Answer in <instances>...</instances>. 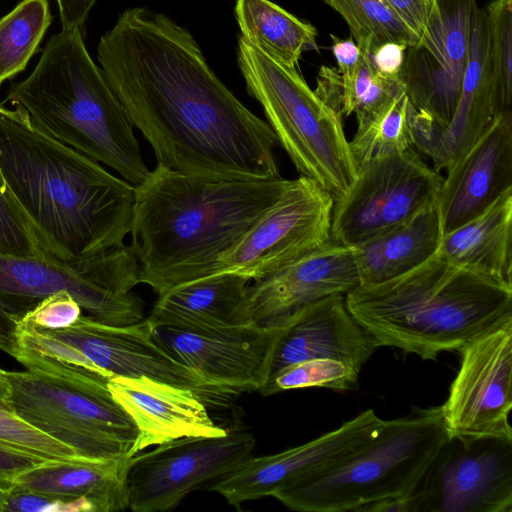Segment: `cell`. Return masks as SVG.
I'll list each match as a JSON object with an SVG mask.
<instances>
[{"label": "cell", "mask_w": 512, "mask_h": 512, "mask_svg": "<svg viewBox=\"0 0 512 512\" xmlns=\"http://www.w3.org/2000/svg\"><path fill=\"white\" fill-rule=\"evenodd\" d=\"M97 59L157 165L224 179L280 177L269 124L216 76L192 34L165 14L128 8Z\"/></svg>", "instance_id": "cell-1"}, {"label": "cell", "mask_w": 512, "mask_h": 512, "mask_svg": "<svg viewBox=\"0 0 512 512\" xmlns=\"http://www.w3.org/2000/svg\"><path fill=\"white\" fill-rule=\"evenodd\" d=\"M289 180L208 178L157 165L135 187L130 248L158 295L215 274Z\"/></svg>", "instance_id": "cell-2"}, {"label": "cell", "mask_w": 512, "mask_h": 512, "mask_svg": "<svg viewBox=\"0 0 512 512\" xmlns=\"http://www.w3.org/2000/svg\"><path fill=\"white\" fill-rule=\"evenodd\" d=\"M0 168L56 257L86 258L124 245L135 186L34 126L20 107L0 112Z\"/></svg>", "instance_id": "cell-3"}, {"label": "cell", "mask_w": 512, "mask_h": 512, "mask_svg": "<svg viewBox=\"0 0 512 512\" xmlns=\"http://www.w3.org/2000/svg\"><path fill=\"white\" fill-rule=\"evenodd\" d=\"M345 303L377 347L424 360L459 352L512 319V287L453 264L438 251L398 277L356 287Z\"/></svg>", "instance_id": "cell-4"}, {"label": "cell", "mask_w": 512, "mask_h": 512, "mask_svg": "<svg viewBox=\"0 0 512 512\" xmlns=\"http://www.w3.org/2000/svg\"><path fill=\"white\" fill-rule=\"evenodd\" d=\"M7 99L34 126L133 186L149 176L134 126L91 58L80 28L53 35L32 73L11 86Z\"/></svg>", "instance_id": "cell-5"}, {"label": "cell", "mask_w": 512, "mask_h": 512, "mask_svg": "<svg viewBox=\"0 0 512 512\" xmlns=\"http://www.w3.org/2000/svg\"><path fill=\"white\" fill-rule=\"evenodd\" d=\"M447 437L441 406L413 409L384 420L375 434L294 478L272 497L302 512L365 511L378 502L404 498Z\"/></svg>", "instance_id": "cell-6"}, {"label": "cell", "mask_w": 512, "mask_h": 512, "mask_svg": "<svg viewBox=\"0 0 512 512\" xmlns=\"http://www.w3.org/2000/svg\"><path fill=\"white\" fill-rule=\"evenodd\" d=\"M140 284L130 246L90 257L62 260L0 254V350L16 359L18 326L46 296L67 290L94 319L125 326L145 319L144 304L132 292Z\"/></svg>", "instance_id": "cell-7"}, {"label": "cell", "mask_w": 512, "mask_h": 512, "mask_svg": "<svg viewBox=\"0 0 512 512\" xmlns=\"http://www.w3.org/2000/svg\"><path fill=\"white\" fill-rule=\"evenodd\" d=\"M237 62L247 92L262 106L266 122L297 171L338 198L357 171L342 118L310 88L296 67L269 56L241 36Z\"/></svg>", "instance_id": "cell-8"}, {"label": "cell", "mask_w": 512, "mask_h": 512, "mask_svg": "<svg viewBox=\"0 0 512 512\" xmlns=\"http://www.w3.org/2000/svg\"><path fill=\"white\" fill-rule=\"evenodd\" d=\"M7 376L11 409L36 429L83 458L128 455L137 430L111 395L109 379L40 369L7 371Z\"/></svg>", "instance_id": "cell-9"}, {"label": "cell", "mask_w": 512, "mask_h": 512, "mask_svg": "<svg viewBox=\"0 0 512 512\" xmlns=\"http://www.w3.org/2000/svg\"><path fill=\"white\" fill-rule=\"evenodd\" d=\"M442 179L414 147L360 164L334 199L331 241L351 248L405 222L436 203Z\"/></svg>", "instance_id": "cell-10"}, {"label": "cell", "mask_w": 512, "mask_h": 512, "mask_svg": "<svg viewBox=\"0 0 512 512\" xmlns=\"http://www.w3.org/2000/svg\"><path fill=\"white\" fill-rule=\"evenodd\" d=\"M403 512H512V440L448 435Z\"/></svg>", "instance_id": "cell-11"}, {"label": "cell", "mask_w": 512, "mask_h": 512, "mask_svg": "<svg viewBox=\"0 0 512 512\" xmlns=\"http://www.w3.org/2000/svg\"><path fill=\"white\" fill-rule=\"evenodd\" d=\"M256 442L246 430L223 436H187L132 456L127 474L128 508L163 512L175 508L190 492L213 482L252 456Z\"/></svg>", "instance_id": "cell-12"}, {"label": "cell", "mask_w": 512, "mask_h": 512, "mask_svg": "<svg viewBox=\"0 0 512 512\" xmlns=\"http://www.w3.org/2000/svg\"><path fill=\"white\" fill-rule=\"evenodd\" d=\"M334 198L300 175L219 261L215 274L261 279L329 242ZM214 274V275H215Z\"/></svg>", "instance_id": "cell-13"}, {"label": "cell", "mask_w": 512, "mask_h": 512, "mask_svg": "<svg viewBox=\"0 0 512 512\" xmlns=\"http://www.w3.org/2000/svg\"><path fill=\"white\" fill-rule=\"evenodd\" d=\"M459 352L460 368L441 406L448 435L512 440V319Z\"/></svg>", "instance_id": "cell-14"}, {"label": "cell", "mask_w": 512, "mask_h": 512, "mask_svg": "<svg viewBox=\"0 0 512 512\" xmlns=\"http://www.w3.org/2000/svg\"><path fill=\"white\" fill-rule=\"evenodd\" d=\"M476 7L477 0H434L421 41L405 51L399 74L405 95L441 125L451 119L460 95Z\"/></svg>", "instance_id": "cell-15"}, {"label": "cell", "mask_w": 512, "mask_h": 512, "mask_svg": "<svg viewBox=\"0 0 512 512\" xmlns=\"http://www.w3.org/2000/svg\"><path fill=\"white\" fill-rule=\"evenodd\" d=\"M149 323L155 342L213 387L230 395L266 385L281 326L195 332Z\"/></svg>", "instance_id": "cell-16"}, {"label": "cell", "mask_w": 512, "mask_h": 512, "mask_svg": "<svg viewBox=\"0 0 512 512\" xmlns=\"http://www.w3.org/2000/svg\"><path fill=\"white\" fill-rule=\"evenodd\" d=\"M50 336L84 354L110 377H148L193 390L204 402L229 395L177 361L155 342L147 318L125 326L81 315L68 327L48 330Z\"/></svg>", "instance_id": "cell-17"}, {"label": "cell", "mask_w": 512, "mask_h": 512, "mask_svg": "<svg viewBox=\"0 0 512 512\" xmlns=\"http://www.w3.org/2000/svg\"><path fill=\"white\" fill-rule=\"evenodd\" d=\"M358 286L351 249L330 240L248 285L242 324L281 326L303 307Z\"/></svg>", "instance_id": "cell-18"}, {"label": "cell", "mask_w": 512, "mask_h": 512, "mask_svg": "<svg viewBox=\"0 0 512 512\" xmlns=\"http://www.w3.org/2000/svg\"><path fill=\"white\" fill-rule=\"evenodd\" d=\"M499 113L487 58L485 10L484 6H477L471 23L467 66L454 113L446 125H440L410 104L413 146L431 160L435 170H446Z\"/></svg>", "instance_id": "cell-19"}, {"label": "cell", "mask_w": 512, "mask_h": 512, "mask_svg": "<svg viewBox=\"0 0 512 512\" xmlns=\"http://www.w3.org/2000/svg\"><path fill=\"white\" fill-rule=\"evenodd\" d=\"M436 206L443 234L469 221L512 188V112L496 115L446 169Z\"/></svg>", "instance_id": "cell-20"}, {"label": "cell", "mask_w": 512, "mask_h": 512, "mask_svg": "<svg viewBox=\"0 0 512 512\" xmlns=\"http://www.w3.org/2000/svg\"><path fill=\"white\" fill-rule=\"evenodd\" d=\"M383 423L373 409L365 410L337 429L307 443L272 455L250 456L208 488L236 508L246 501L272 497L294 478L366 440Z\"/></svg>", "instance_id": "cell-21"}, {"label": "cell", "mask_w": 512, "mask_h": 512, "mask_svg": "<svg viewBox=\"0 0 512 512\" xmlns=\"http://www.w3.org/2000/svg\"><path fill=\"white\" fill-rule=\"evenodd\" d=\"M108 389L133 421L137 436L128 453L187 436H223L204 401L191 389L145 376L112 377Z\"/></svg>", "instance_id": "cell-22"}, {"label": "cell", "mask_w": 512, "mask_h": 512, "mask_svg": "<svg viewBox=\"0 0 512 512\" xmlns=\"http://www.w3.org/2000/svg\"><path fill=\"white\" fill-rule=\"evenodd\" d=\"M376 348L372 337L348 311L345 295L327 296L303 307L281 325L267 383L283 368L317 358L337 359L361 371Z\"/></svg>", "instance_id": "cell-23"}, {"label": "cell", "mask_w": 512, "mask_h": 512, "mask_svg": "<svg viewBox=\"0 0 512 512\" xmlns=\"http://www.w3.org/2000/svg\"><path fill=\"white\" fill-rule=\"evenodd\" d=\"M249 279L220 273L173 287L158 295L150 322L195 332L244 326L242 312Z\"/></svg>", "instance_id": "cell-24"}, {"label": "cell", "mask_w": 512, "mask_h": 512, "mask_svg": "<svg viewBox=\"0 0 512 512\" xmlns=\"http://www.w3.org/2000/svg\"><path fill=\"white\" fill-rule=\"evenodd\" d=\"M131 457L49 461L20 473L13 483L54 498L85 499L94 512L124 511Z\"/></svg>", "instance_id": "cell-25"}, {"label": "cell", "mask_w": 512, "mask_h": 512, "mask_svg": "<svg viewBox=\"0 0 512 512\" xmlns=\"http://www.w3.org/2000/svg\"><path fill=\"white\" fill-rule=\"evenodd\" d=\"M442 236L434 203L405 222L351 247L359 286L388 281L420 265L438 251Z\"/></svg>", "instance_id": "cell-26"}, {"label": "cell", "mask_w": 512, "mask_h": 512, "mask_svg": "<svg viewBox=\"0 0 512 512\" xmlns=\"http://www.w3.org/2000/svg\"><path fill=\"white\" fill-rule=\"evenodd\" d=\"M438 252L453 264L512 287V188L443 234Z\"/></svg>", "instance_id": "cell-27"}, {"label": "cell", "mask_w": 512, "mask_h": 512, "mask_svg": "<svg viewBox=\"0 0 512 512\" xmlns=\"http://www.w3.org/2000/svg\"><path fill=\"white\" fill-rule=\"evenodd\" d=\"M235 17L242 38L290 67L317 50L316 28L270 0H236Z\"/></svg>", "instance_id": "cell-28"}, {"label": "cell", "mask_w": 512, "mask_h": 512, "mask_svg": "<svg viewBox=\"0 0 512 512\" xmlns=\"http://www.w3.org/2000/svg\"><path fill=\"white\" fill-rule=\"evenodd\" d=\"M360 53L352 68L339 71L323 65L317 74L315 92L341 118L372 112L405 95L399 79L381 77L373 68L369 53Z\"/></svg>", "instance_id": "cell-29"}, {"label": "cell", "mask_w": 512, "mask_h": 512, "mask_svg": "<svg viewBox=\"0 0 512 512\" xmlns=\"http://www.w3.org/2000/svg\"><path fill=\"white\" fill-rule=\"evenodd\" d=\"M356 120L357 129L349 141L356 167L366 161L414 147L406 95L391 100L377 110L360 115Z\"/></svg>", "instance_id": "cell-30"}, {"label": "cell", "mask_w": 512, "mask_h": 512, "mask_svg": "<svg viewBox=\"0 0 512 512\" xmlns=\"http://www.w3.org/2000/svg\"><path fill=\"white\" fill-rule=\"evenodd\" d=\"M51 20L48 0H22L0 19V86L26 68Z\"/></svg>", "instance_id": "cell-31"}, {"label": "cell", "mask_w": 512, "mask_h": 512, "mask_svg": "<svg viewBox=\"0 0 512 512\" xmlns=\"http://www.w3.org/2000/svg\"><path fill=\"white\" fill-rule=\"evenodd\" d=\"M346 22L361 52L396 42L413 47L421 41L385 0H324Z\"/></svg>", "instance_id": "cell-32"}, {"label": "cell", "mask_w": 512, "mask_h": 512, "mask_svg": "<svg viewBox=\"0 0 512 512\" xmlns=\"http://www.w3.org/2000/svg\"><path fill=\"white\" fill-rule=\"evenodd\" d=\"M487 58L500 112L511 110L512 100V0H492L484 6Z\"/></svg>", "instance_id": "cell-33"}, {"label": "cell", "mask_w": 512, "mask_h": 512, "mask_svg": "<svg viewBox=\"0 0 512 512\" xmlns=\"http://www.w3.org/2000/svg\"><path fill=\"white\" fill-rule=\"evenodd\" d=\"M360 371L333 358H317L289 365L280 370L260 391L271 395L281 391L324 387L338 391L354 390Z\"/></svg>", "instance_id": "cell-34"}, {"label": "cell", "mask_w": 512, "mask_h": 512, "mask_svg": "<svg viewBox=\"0 0 512 512\" xmlns=\"http://www.w3.org/2000/svg\"><path fill=\"white\" fill-rule=\"evenodd\" d=\"M0 254L23 257H56L18 204L5 181L1 168Z\"/></svg>", "instance_id": "cell-35"}, {"label": "cell", "mask_w": 512, "mask_h": 512, "mask_svg": "<svg viewBox=\"0 0 512 512\" xmlns=\"http://www.w3.org/2000/svg\"><path fill=\"white\" fill-rule=\"evenodd\" d=\"M0 442L49 461L87 459L81 457L73 448L36 429L2 403H0Z\"/></svg>", "instance_id": "cell-36"}, {"label": "cell", "mask_w": 512, "mask_h": 512, "mask_svg": "<svg viewBox=\"0 0 512 512\" xmlns=\"http://www.w3.org/2000/svg\"><path fill=\"white\" fill-rule=\"evenodd\" d=\"M0 512H94L85 499L50 497L11 482L0 486Z\"/></svg>", "instance_id": "cell-37"}, {"label": "cell", "mask_w": 512, "mask_h": 512, "mask_svg": "<svg viewBox=\"0 0 512 512\" xmlns=\"http://www.w3.org/2000/svg\"><path fill=\"white\" fill-rule=\"evenodd\" d=\"M82 311L71 293L59 290L43 298L21 322L40 329H61L76 322Z\"/></svg>", "instance_id": "cell-38"}, {"label": "cell", "mask_w": 512, "mask_h": 512, "mask_svg": "<svg viewBox=\"0 0 512 512\" xmlns=\"http://www.w3.org/2000/svg\"><path fill=\"white\" fill-rule=\"evenodd\" d=\"M49 460L0 442V486H5L22 472L39 466Z\"/></svg>", "instance_id": "cell-39"}, {"label": "cell", "mask_w": 512, "mask_h": 512, "mask_svg": "<svg viewBox=\"0 0 512 512\" xmlns=\"http://www.w3.org/2000/svg\"><path fill=\"white\" fill-rule=\"evenodd\" d=\"M407 48L396 42H385L375 47L369 56L376 73L384 78L399 79Z\"/></svg>", "instance_id": "cell-40"}, {"label": "cell", "mask_w": 512, "mask_h": 512, "mask_svg": "<svg viewBox=\"0 0 512 512\" xmlns=\"http://www.w3.org/2000/svg\"><path fill=\"white\" fill-rule=\"evenodd\" d=\"M398 16L422 38L434 0H385Z\"/></svg>", "instance_id": "cell-41"}, {"label": "cell", "mask_w": 512, "mask_h": 512, "mask_svg": "<svg viewBox=\"0 0 512 512\" xmlns=\"http://www.w3.org/2000/svg\"><path fill=\"white\" fill-rule=\"evenodd\" d=\"M57 3L62 29L84 26L88 15L97 0H55Z\"/></svg>", "instance_id": "cell-42"}, {"label": "cell", "mask_w": 512, "mask_h": 512, "mask_svg": "<svg viewBox=\"0 0 512 512\" xmlns=\"http://www.w3.org/2000/svg\"><path fill=\"white\" fill-rule=\"evenodd\" d=\"M332 39L331 50L336 59L337 70L343 71L356 66L360 59V49L352 38L341 39L330 35Z\"/></svg>", "instance_id": "cell-43"}, {"label": "cell", "mask_w": 512, "mask_h": 512, "mask_svg": "<svg viewBox=\"0 0 512 512\" xmlns=\"http://www.w3.org/2000/svg\"><path fill=\"white\" fill-rule=\"evenodd\" d=\"M10 397L11 386L8 380L7 371L0 367V403L10 407Z\"/></svg>", "instance_id": "cell-44"}, {"label": "cell", "mask_w": 512, "mask_h": 512, "mask_svg": "<svg viewBox=\"0 0 512 512\" xmlns=\"http://www.w3.org/2000/svg\"><path fill=\"white\" fill-rule=\"evenodd\" d=\"M6 109H7V108H5V107H3V106H1V105H0V112L5 111Z\"/></svg>", "instance_id": "cell-45"}]
</instances>
